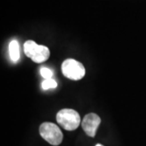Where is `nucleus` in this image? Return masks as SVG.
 <instances>
[{
    "mask_svg": "<svg viewBox=\"0 0 146 146\" xmlns=\"http://www.w3.org/2000/svg\"><path fill=\"white\" fill-rule=\"evenodd\" d=\"M101 123V118L97 114L90 113L84 117L81 126L84 132L90 137L96 136L97 130Z\"/></svg>",
    "mask_w": 146,
    "mask_h": 146,
    "instance_id": "obj_5",
    "label": "nucleus"
},
{
    "mask_svg": "<svg viewBox=\"0 0 146 146\" xmlns=\"http://www.w3.org/2000/svg\"><path fill=\"white\" fill-rule=\"evenodd\" d=\"M24 51L27 57L36 63H41L46 61L50 57V50L45 46L37 45L33 41H27L24 44Z\"/></svg>",
    "mask_w": 146,
    "mask_h": 146,
    "instance_id": "obj_1",
    "label": "nucleus"
},
{
    "mask_svg": "<svg viewBox=\"0 0 146 146\" xmlns=\"http://www.w3.org/2000/svg\"><path fill=\"white\" fill-rule=\"evenodd\" d=\"M41 75L45 79H51L53 76V72L49 68H41Z\"/></svg>",
    "mask_w": 146,
    "mask_h": 146,
    "instance_id": "obj_8",
    "label": "nucleus"
},
{
    "mask_svg": "<svg viewBox=\"0 0 146 146\" xmlns=\"http://www.w3.org/2000/svg\"><path fill=\"white\" fill-rule=\"evenodd\" d=\"M57 82L52 78L46 79L42 83V88L44 90H47V89H55L57 87Z\"/></svg>",
    "mask_w": 146,
    "mask_h": 146,
    "instance_id": "obj_7",
    "label": "nucleus"
},
{
    "mask_svg": "<svg viewBox=\"0 0 146 146\" xmlns=\"http://www.w3.org/2000/svg\"><path fill=\"white\" fill-rule=\"evenodd\" d=\"M58 123L67 131L76 130L80 124V117L77 111L72 109H63L56 115Z\"/></svg>",
    "mask_w": 146,
    "mask_h": 146,
    "instance_id": "obj_2",
    "label": "nucleus"
},
{
    "mask_svg": "<svg viewBox=\"0 0 146 146\" xmlns=\"http://www.w3.org/2000/svg\"><path fill=\"white\" fill-rule=\"evenodd\" d=\"M39 131L42 138L52 145H58L63 141V135L62 131L53 123H43L40 126Z\"/></svg>",
    "mask_w": 146,
    "mask_h": 146,
    "instance_id": "obj_3",
    "label": "nucleus"
},
{
    "mask_svg": "<svg viewBox=\"0 0 146 146\" xmlns=\"http://www.w3.org/2000/svg\"><path fill=\"white\" fill-rule=\"evenodd\" d=\"M9 54L11 61L14 63L20 59V47L16 40H12L9 44Z\"/></svg>",
    "mask_w": 146,
    "mask_h": 146,
    "instance_id": "obj_6",
    "label": "nucleus"
},
{
    "mask_svg": "<svg viewBox=\"0 0 146 146\" xmlns=\"http://www.w3.org/2000/svg\"><path fill=\"white\" fill-rule=\"evenodd\" d=\"M96 146H103V145H101V144H98Z\"/></svg>",
    "mask_w": 146,
    "mask_h": 146,
    "instance_id": "obj_9",
    "label": "nucleus"
},
{
    "mask_svg": "<svg viewBox=\"0 0 146 146\" xmlns=\"http://www.w3.org/2000/svg\"><path fill=\"white\" fill-rule=\"evenodd\" d=\"M61 68L63 76L72 80H79L85 75V68L83 64L73 58L66 59L62 63Z\"/></svg>",
    "mask_w": 146,
    "mask_h": 146,
    "instance_id": "obj_4",
    "label": "nucleus"
}]
</instances>
